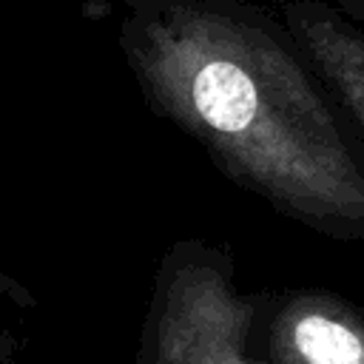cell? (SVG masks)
I'll list each match as a JSON object with an SVG mask.
<instances>
[{
  "label": "cell",
  "mask_w": 364,
  "mask_h": 364,
  "mask_svg": "<svg viewBox=\"0 0 364 364\" xmlns=\"http://www.w3.org/2000/svg\"><path fill=\"white\" fill-rule=\"evenodd\" d=\"M336 6L353 23H364V0H336Z\"/></svg>",
  "instance_id": "cell-6"
},
{
  "label": "cell",
  "mask_w": 364,
  "mask_h": 364,
  "mask_svg": "<svg viewBox=\"0 0 364 364\" xmlns=\"http://www.w3.org/2000/svg\"><path fill=\"white\" fill-rule=\"evenodd\" d=\"M31 299L9 279L0 276V364H17L26 344V310Z\"/></svg>",
  "instance_id": "cell-5"
},
{
  "label": "cell",
  "mask_w": 364,
  "mask_h": 364,
  "mask_svg": "<svg viewBox=\"0 0 364 364\" xmlns=\"http://www.w3.org/2000/svg\"><path fill=\"white\" fill-rule=\"evenodd\" d=\"M262 299L264 290L236 287L228 247L173 242L154 276L134 364H267L253 350Z\"/></svg>",
  "instance_id": "cell-2"
},
{
  "label": "cell",
  "mask_w": 364,
  "mask_h": 364,
  "mask_svg": "<svg viewBox=\"0 0 364 364\" xmlns=\"http://www.w3.org/2000/svg\"><path fill=\"white\" fill-rule=\"evenodd\" d=\"M125 51L165 119L242 191L364 242V148L282 20L247 0H128Z\"/></svg>",
  "instance_id": "cell-1"
},
{
  "label": "cell",
  "mask_w": 364,
  "mask_h": 364,
  "mask_svg": "<svg viewBox=\"0 0 364 364\" xmlns=\"http://www.w3.org/2000/svg\"><path fill=\"white\" fill-rule=\"evenodd\" d=\"M279 20L364 148V28L324 0H282Z\"/></svg>",
  "instance_id": "cell-4"
},
{
  "label": "cell",
  "mask_w": 364,
  "mask_h": 364,
  "mask_svg": "<svg viewBox=\"0 0 364 364\" xmlns=\"http://www.w3.org/2000/svg\"><path fill=\"white\" fill-rule=\"evenodd\" d=\"M253 350L267 364H364V310L324 287L264 290Z\"/></svg>",
  "instance_id": "cell-3"
}]
</instances>
